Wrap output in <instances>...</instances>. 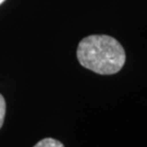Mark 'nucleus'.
Wrapping results in <instances>:
<instances>
[{
  "mask_svg": "<svg viewBox=\"0 0 147 147\" xmlns=\"http://www.w3.org/2000/svg\"><path fill=\"white\" fill-rule=\"evenodd\" d=\"M34 147H64V145L58 140H55L51 137H46L42 141H39Z\"/></svg>",
  "mask_w": 147,
  "mask_h": 147,
  "instance_id": "f03ea898",
  "label": "nucleus"
},
{
  "mask_svg": "<svg viewBox=\"0 0 147 147\" xmlns=\"http://www.w3.org/2000/svg\"><path fill=\"white\" fill-rule=\"evenodd\" d=\"M76 57L82 67L100 75L120 72L125 63L124 48L109 35H89L80 42Z\"/></svg>",
  "mask_w": 147,
  "mask_h": 147,
  "instance_id": "f257e3e1",
  "label": "nucleus"
},
{
  "mask_svg": "<svg viewBox=\"0 0 147 147\" xmlns=\"http://www.w3.org/2000/svg\"><path fill=\"white\" fill-rule=\"evenodd\" d=\"M5 109H7V106H5V98H3V96L0 94V129L2 127L3 121H5Z\"/></svg>",
  "mask_w": 147,
  "mask_h": 147,
  "instance_id": "7ed1b4c3",
  "label": "nucleus"
},
{
  "mask_svg": "<svg viewBox=\"0 0 147 147\" xmlns=\"http://www.w3.org/2000/svg\"><path fill=\"white\" fill-rule=\"evenodd\" d=\"M2 2H5V0H0V5H1Z\"/></svg>",
  "mask_w": 147,
  "mask_h": 147,
  "instance_id": "20e7f679",
  "label": "nucleus"
}]
</instances>
